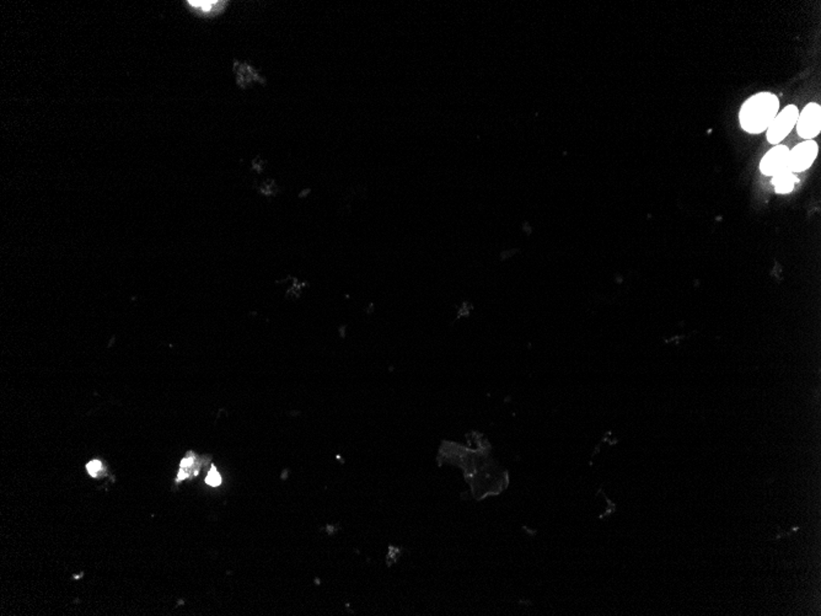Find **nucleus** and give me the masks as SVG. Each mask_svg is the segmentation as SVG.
Returning <instances> with one entry per match:
<instances>
[{"instance_id": "423d86ee", "label": "nucleus", "mask_w": 821, "mask_h": 616, "mask_svg": "<svg viewBox=\"0 0 821 616\" xmlns=\"http://www.w3.org/2000/svg\"><path fill=\"white\" fill-rule=\"evenodd\" d=\"M209 460L210 457H200L195 453L187 454V457H183L180 462V469L176 477L177 484L183 480L195 479L200 474L203 465L209 462Z\"/></svg>"}, {"instance_id": "6e6552de", "label": "nucleus", "mask_w": 821, "mask_h": 616, "mask_svg": "<svg viewBox=\"0 0 821 616\" xmlns=\"http://www.w3.org/2000/svg\"><path fill=\"white\" fill-rule=\"evenodd\" d=\"M187 4L190 8L200 13V14H215L219 13L220 10L223 9V1H213V0H205V1H187Z\"/></svg>"}, {"instance_id": "9d476101", "label": "nucleus", "mask_w": 821, "mask_h": 616, "mask_svg": "<svg viewBox=\"0 0 821 616\" xmlns=\"http://www.w3.org/2000/svg\"><path fill=\"white\" fill-rule=\"evenodd\" d=\"M205 484H207L208 486H210V487H219V486L223 484V479H222V475L219 474L218 470H217V467H214V465H212L210 470H209L208 474H207V477H205Z\"/></svg>"}, {"instance_id": "39448f33", "label": "nucleus", "mask_w": 821, "mask_h": 616, "mask_svg": "<svg viewBox=\"0 0 821 616\" xmlns=\"http://www.w3.org/2000/svg\"><path fill=\"white\" fill-rule=\"evenodd\" d=\"M789 149L786 145H776L766 153L760 163L761 173L766 176L788 171Z\"/></svg>"}, {"instance_id": "1a4fd4ad", "label": "nucleus", "mask_w": 821, "mask_h": 616, "mask_svg": "<svg viewBox=\"0 0 821 616\" xmlns=\"http://www.w3.org/2000/svg\"><path fill=\"white\" fill-rule=\"evenodd\" d=\"M86 472H88L89 475H90L91 477H94V479H96V477H101L103 472H105L103 462H100V460H98V459H94V460H91V462H89L88 464H86Z\"/></svg>"}, {"instance_id": "f257e3e1", "label": "nucleus", "mask_w": 821, "mask_h": 616, "mask_svg": "<svg viewBox=\"0 0 821 616\" xmlns=\"http://www.w3.org/2000/svg\"><path fill=\"white\" fill-rule=\"evenodd\" d=\"M780 110V101L775 93H759L742 103L739 121L742 130L759 135L767 131Z\"/></svg>"}, {"instance_id": "0eeeda50", "label": "nucleus", "mask_w": 821, "mask_h": 616, "mask_svg": "<svg viewBox=\"0 0 821 616\" xmlns=\"http://www.w3.org/2000/svg\"><path fill=\"white\" fill-rule=\"evenodd\" d=\"M798 183V178L791 171H783L777 173L772 178V185L775 186L777 193H789L793 191L794 186Z\"/></svg>"}, {"instance_id": "7ed1b4c3", "label": "nucleus", "mask_w": 821, "mask_h": 616, "mask_svg": "<svg viewBox=\"0 0 821 616\" xmlns=\"http://www.w3.org/2000/svg\"><path fill=\"white\" fill-rule=\"evenodd\" d=\"M817 152L819 147L814 140H805L795 145L793 149L789 150L788 171L794 173L808 170L817 159Z\"/></svg>"}, {"instance_id": "f03ea898", "label": "nucleus", "mask_w": 821, "mask_h": 616, "mask_svg": "<svg viewBox=\"0 0 821 616\" xmlns=\"http://www.w3.org/2000/svg\"><path fill=\"white\" fill-rule=\"evenodd\" d=\"M798 116V108L795 105H788L781 113H777L775 120L767 128V140L771 144H778L788 136L794 126L797 125Z\"/></svg>"}, {"instance_id": "20e7f679", "label": "nucleus", "mask_w": 821, "mask_h": 616, "mask_svg": "<svg viewBox=\"0 0 821 616\" xmlns=\"http://www.w3.org/2000/svg\"><path fill=\"white\" fill-rule=\"evenodd\" d=\"M797 132L803 139L812 140L821 131V108L819 103H808L799 113Z\"/></svg>"}]
</instances>
